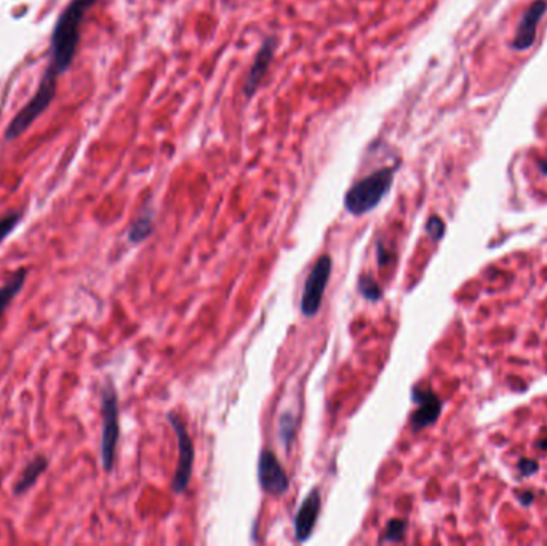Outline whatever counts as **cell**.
I'll return each mask as SVG.
<instances>
[{
    "label": "cell",
    "mask_w": 547,
    "mask_h": 546,
    "mask_svg": "<svg viewBox=\"0 0 547 546\" xmlns=\"http://www.w3.org/2000/svg\"><path fill=\"white\" fill-rule=\"evenodd\" d=\"M97 2L98 0H70L68 7L61 11L51 34L49 66L42 75L34 97L10 122V128L15 133H25L50 108L56 95L58 77L66 73L75 58L83 16Z\"/></svg>",
    "instance_id": "1"
},
{
    "label": "cell",
    "mask_w": 547,
    "mask_h": 546,
    "mask_svg": "<svg viewBox=\"0 0 547 546\" xmlns=\"http://www.w3.org/2000/svg\"><path fill=\"white\" fill-rule=\"evenodd\" d=\"M395 171L397 167H383L357 181L344 195V209L354 217L367 215L376 209L394 185Z\"/></svg>",
    "instance_id": "2"
},
{
    "label": "cell",
    "mask_w": 547,
    "mask_h": 546,
    "mask_svg": "<svg viewBox=\"0 0 547 546\" xmlns=\"http://www.w3.org/2000/svg\"><path fill=\"white\" fill-rule=\"evenodd\" d=\"M101 413H103V432H101V461L106 471H111L116 461V450L121 428H118V399L114 384L108 382L101 393Z\"/></svg>",
    "instance_id": "3"
},
{
    "label": "cell",
    "mask_w": 547,
    "mask_h": 546,
    "mask_svg": "<svg viewBox=\"0 0 547 546\" xmlns=\"http://www.w3.org/2000/svg\"><path fill=\"white\" fill-rule=\"evenodd\" d=\"M168 421L171 428L175 430V435L178 439V452H180V459H178V466L171 479V490L175 495L183 494L188 489L189 480L192 476V466H194V444L192 439L189 436L186 423L178 417L175 412H168Z\"/></svg>",
    "instance_id": "4"
},
{
    "label": "cell",
    "mask_w": 547,
    "mask_h": 546,
    "mask_svg": "<svg viewBox=\"0 0 547 546\" xmlns=\"http://www.w3.org/2000/svg\"><path fill=\"white\" fill-rule=\"evenodd\" d=\"M333 261L330 255H322L315 261L305 284V292L301 296V311L306 317H314L322 306L325 289L331 276Z\"/></svg>",
    "instance_id": "5"
},
{
    "label": "cell",
    "mask_w": 547,
    "mask_h": 546,
    "mask_svg": "<svg viewBox=\"0 0 547 546\" xmlns=\"http://www.w3.org/2000/svg\"><path fill=\"white\" fill-rule=\"evenodd\" d=\"M258 483L266 494L281 497L290 489V479L283 466L269 449H264L258 459Z\"/></svg>",
    "instance_id": "6"
},
{
    "label": "cell",
    "mask_w": 547,
    "mask_h": 546,
    "mask_svg": "<svg viewBox=\"0 0 547 546\" xmlns=\"http://www.w3.org/2000/svg\"><path fill=\"white\" fill-rule=\"evenodd\" d=\"M320 508H322V497H320V490L314 487L312 490H309V494L301 502L298 511L295 514L293 526L298 542H307L311 538L315 524H317Z\"/></svg>",
    "instance_id": "7"
},
{
    "label": "cell",
    "mask_w": 547,
    "mask_h": 546,
    "mask_svg": "<svg viewBox=\"0 0 547 546\" xmlns=\"http://www.w3.org/2000/svg\"><path fill=\"white\" fill-rule=\"evenodd\" d=\"M547 10V0H534V2L527 8L523 13L522 20L517 26L515 37L512 40V47L515 50H528L534 44L536 39V31L539 21Z\"/></svg>",
    "instance_id": "8"
},
{
    "label": "cell",
    "mask_w": 547,
    "mask_h": 546,
    "mask_svg": "<svg viewBox=\"0 0 547 546\" xmlns=\"http://www.w3.org/2000/svg\"><path fill=\"white\" fill-rule=\"evenodd\" d=\"M276 47H277V39L267 37L263 42V45H261V49L258 50L257 56H254L252 68H250V73L247 75L245 85H243V93H245V97L248 99L254 97V93L258 92L264 75L267 74V71H269Z\"/></svg>",
    "instance_id": "9"
},
{
    "label": "cell",
    "mask_w": 547,
    "mask_h": 546,
    "mask_svg": "<svg viewBox=\"0 0 547 546\" xmlns=\"http://www.w3.org/2000/svg\"><path fill=\"white\" fill-rule=\"evenodd\" d=\"M412 397L418 404V411L412 415V428L419 431L432 425L438 418L440 411H442V402L431 391H421L418 388L413 389Z\"/></svg>",
    "instance_id": "10"
},
{
    "label": "cell",
    "mask_w": 547,
    "mask_h": 546,
    "mask_svg": "<svg viewBox=\"0 0 547 546\" xmlns=\"http://www.w3.org/2000/svg\"><path fill=\"white\" fill-rule=\"evenodd\" d=\"M154 229V210L149 205L142 207V210L138 213V217L135 218L132 226L128 229V241L132 244H140V242L146 241L147 237L152 234Z\"/></svg>",
    "instance_id": "11"
},
{
    "label": "cell",
    "mask_w": 547,
    "mask_h": 546,
    "mask_svg": "<svg viewBox=\"0 0 547 546\" xmlns=\"http://www.w3.org/2000/svg\"><path fill=\"white\" fill-rule=\"evenodd\" d=\"M47 466H49V460L45 456H35V459L29 463V465L25 468L21 478L18 479V483L15 485V494H25L26 490H29L32 485L37 483V479L45 473Z\"/></svg>",
    "instance_id": "12"
},
{
    "label": "cell",
    "mask_w": 547,
    "mask_h": 546,
    "mask_svg": "<svg viewBox=\"0 0 547 546\" xmlns=\"http://www.w3.org/2000/svg\"><path fill=\"white\" fill-rule=\"evenodd\" d=\"M26 276H27L26 269L16 271L15 274L11 276L10 281L0 289V319H2L4 313L8 308L10 303L15 300V296L21 292V289L26 282Z\"/></svg>",
    "instance_id": "13"
},
{
    "label": "cell",
    "mask_w": 547,
    "mask_h": 546,
    "mask_svg": "<svg viewBox=\"0 0 547 546\" xmlns=\"http://www.w3.org/2000/svg\"><path fill=\"white\" fill-rule=\"evenodd\" d=\"M357 290H359V293L368 301L376 303L383 298L381 287H379V284L374 281L370 274L359 277V282H357Z\"/></svg>",
    "instance_id": "14"
},
{
    "label": "cell",
    "mask_w": 547,
    "mask_h": 546,
    "mask_svg": "<svg viewBox=\"0 0 547 546\" xmlns=\"http://www.w3.org/2000/svg\"><path fill=\"white\" fill-rule=\"evenodd\" d=\"M296 426H298V420L293 413H283L281 417V421H278V436L282 439V444L285 447L290 446L291 439L295 436Z\"/></svg>",
    "instance_id": "15"
},
{
    "label": "cell",
    "mask_w": 547,
    "mask_h": 546,
    "mask_svg": "<svg viewBox=\"0 0 547 546\" xmlns=\"http://www.w3.org/2000/svg\"><path fill=\"white\" fill-rule=\"evenodd\" d=\"M405 530H407V521L392 519V521H389V524L386 526L384 540H388V542H394V543L402 542L403 535H405Z\"/></svg>",
    "instance_id": "16"
},
{
    "label": "cell",
    "mask_w": 547,
    "mask_h": 546,
    "mask_svg": "<svg viewBox=\"0 0 547 546\" xmlns=\"http://www.w3.org/2000/svg\"><path fill=\"white\" fill-rule=\"evenodd\" d=\"M20 219H21V213H18V212L8 213V215L0 218V242H2L5 237H7L11 231L15 229L16 224L20 223Z\"/></svg>",
    "instance_id": "17"
},
{
    "label": "cell",
    "mask_w": 547,
    "mask_h": 546,
    "mask_svg": "<svg viewBox=\"0 0 547 546\" xmlns=\"http://www.w3.org/2000/svg\"><path fill=\"white\" fill-rule=\"evenodd\" d=\"M426 231L427 234H429L434 241H440L445 234V224L440 218L437 217H432L429 222H427L426 224Z\"/></svg>",
    "instance_id": "18"
},
{
    "label": "cell",
    "mask_w": 547,
    "mask_h": 546,
    "mask_svg": "<svg viewBox=\"0 0 547 546\" xmlns=\"http://www.w3.org/2000/svg\"><path fill=\"white\" fill-rule=\"evenodd\" d=\"M376 248H378V263H379V266H384L386 263H388L389 255H388V252H386V248H384L381 241L378 242V247Z\"/></svg>",
    "instance_id": "19"
},
{
    "label": "cell",
    "mask_w": 547,
    "mask_h": 546,
    "mask_svg": "<svg viewBox=\"0 0 547 546\" xmlns=\"http://www.w3.org/2000/svg\"><path fill=\"white\" fill-rule=\"evenodd\" d=\"M539 167H541V170H543L544 174L547 175V162H541V164H539Z\"/></svg>",
    "instance_id": "20"
},
{
    "label": "cell",
    "mask_w": 547,
    "mask_h": 546,
    "mask_svg": "<svg viewBox=\"0 0 547 546\" xmlns=\"http://www.w3.org/2000/svg\"><path fill=\"white\" fill-rule=\"evenodd\" d=\"M541 447H543V449H546V450H547V439H546V441H544L543 444H541Z\"/></svg>",
    "instance_id": "21"
}]
</instances>
